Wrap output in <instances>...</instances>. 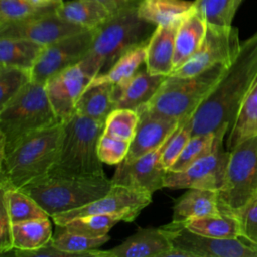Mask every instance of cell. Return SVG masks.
<instances>
[{"mask_svg": "<svg viewBox=\"0 0 257 257\" xmlns=\"http://www.w3.org/2000/svg\"><path fill=\"white\" fill-rule=\"evenodd\" d=\"M257 78V32L240 50L211 92L190 117L193 135L227 132Z\"/></svg>", "mask_w": 257, "mask_h": 257, "instance_id": "cell-1", "label": "cell"}, {"mask_svg": "<svg viewBox=\"0 0 257 257\" xmlns=\"http://www.w3.org/2000/svg\"><path fill=\"white\" fill-rule=\"evenodd\" d=\"M141 0H132L95 30L91 47L78 62L92 79L107 71L132 48L149 41L156 25L138 13Z\"/></svg>", "mask_w": 257, "mask_h": 257, "instance_id": "cell-2", "label": "cell"}, {"mask_svg": "<svg viewBox=\"0 0 257 257\" xmlns=\"http://www.w3.org/2000/svg\"><path fill=\"white\" fill-rule=\"evenodd\" d=\"M104 122L74 112L62 121V135L55 162L46 175L105 177L97 155Z\"/></svg>", "mask_w": 257, "mask_h": 257, "instance_id": "cell-3", "label": "cell"}, {"mask_svg": "<svg viewBox=\"0 0 257 257\" xmlns=\"http://www.w3.org/2000/svg\"><path fill=\"white\" fill-rule=\"evenodd\" d=\"M60 122L47 96L45 83L30 81L0 108V156L8 154L25 138Z\"/></svg>", "mask_w": 257, "mask_h": 257, "instance_id": "cell-4", "label": "cell"}, {"mask_svg": "<svg viewBox=\"0 0 257 257\" xmlns=\"http://www.w3.org/2000/svg\"><path fill=\"white\" fill-rule=\"evenodd\" d=\"M62 135V122L39 131L0 157V185L20 189L45 176L53 166Z\"/></svg>", "mask_w": 257, "mask_h": 257, "instance_id": "cell-5", "label": "cell"}, {"mask_svg": "<svg viewBox=\"0 0 257 257\" xmlns=\"http://www.w3.org/2000/svg\"><path fill=\"white\" fill-rule=\"evenodd\" d=\"M113 183L106 177L45 175L20 188L52 217L84 206L107 194Z\"/></svg>", "mask_w": 257, "mask_h": 257, "instance_id": "cell-6", "label": "cell"}, {"mask_svg": "<svg viewBox=\"0 0 257 257\" xmlns=\"http://www.w3.org/2000/svg\"><path fill=\"white\" fill-rule=\"evenodd\" d=\"M228 66L218 64L190 76L168 75L153 97L139 107L172 118L192 116Z\"/></svg>", "mask_w": 257, "mask_h": 257, "instance_id": "cell-7", "label": "cell"}, {"mask_svg": "<svg viewBox=\"0 0 257 257\" xmlns=\"http://www.w3.org/2000/svg\"><path fill=\"white\" fill-rule=\"evenodd\" d=\"M257 194V137L230 151L225 181L218 192L222 213L232 215Z\"/></svg>", "mask_w": 257, "mask_h": 257, "instance_id": "cell-8", "label": "cell"}, {"mask_svg": "<svg viewBox=\"0 0 257 257\" xmlns=\"http://www.w3.org/2000/svg\"><path fill=\"white\" fill-rule=\"evenodd\" d=\"M241 43L238 28L233 25L208 24L205 38L198 50L170 75L190 76L218 64L228 66L237 56Z\"/></svg>", "mask_w": 257, "mask_h": 257, "instance_id": "cell-9", "label": "cell"}, {"mask_svg": "<svg viewBox=\"0 0 257 257\" xmlns=\"http://www.w3.org/2000/svg\"><path fill=\"white\" fill-rule=\"evenodd\" d=\"M162 228L173 247L186 250L193 257H257V244L243 237H207L173 221Z\"/></svg>", "mask_w": 257, "mask_h": 257, "instance_id": "cell-10", "label": "cell"}, {"mask_svg": "<svg viewBox=\"0 0 257 257\" xmlns=\"http://www.w3.org/2000/svg\"><path fill=\"white\" fill-rule=\"evenodd\" d=\"M152 196V193L142 189L113 184L104 196L79 208L55 214L51 218L54 224L60 228L75 218L95 214L123 213L132 222L143 209L151 204Z\"/></svg>", "mask_w": 257, "mask_h": 257, "instance_id": "cell-11", "label": "cell"}, {"mask_svg": "<svg viewBox=\"0 0 257 257\" xmlns=\"http://www.w3.org/2000/svg\"><path fill=\"white\" fill-rule=\"evenodd\" d=\"M223 145H219L185 170H168L164 179V188L174 190L193 188L219 192L225 181L230 157V151L225 150Z\"/></svg>", "mask_w": 257, "mask_h": 257, "instance_id": "cell-12", "label": "cell"}, {"mask_svg": "<svg viewBox=\"0 0 257 257\" xmlns=\"http://www.w3.org/2000/svg\"><path fill=\"white\" fill-rule=\"evenodd\" d=\"M96 29H86L45 45L31 69L32 80L45 83L60 71L71 67L89 51Z\"/></svg>", "mask_w": 257, "mask_h": 257, "instance_id": "cell-13", "label": "cell"}, {"mask_svg": "<svg viewBox=\"0 0 257 257\" xmlns=\"http://www.w3.org/2000/svg\"><path fill=\"white\" fill-rule=\"evenodd\" d=\"M83 30L86 29L60 18L54 10L26 20L0 25V37L28 39L45 46Z\"/></svg>", "mask_w": 257, "mask_h": 257, "instance_id": "cell-14", "label": "cell"}, {"mask_svg": "<svg viewBox=\"0 0 257 257\" xmlns=\"http://www.w3.org/2000/svg\"><path fill=\"white\" fill-rule=\"evenodd\" d=\"M171 135L157 149L132 162L122 161L117 164L111 178L112 183L114 185L142 189L152 194L163 189L167 171L161 165V156Z\"/></svg>", "mask_w": 257, "mask_h": 257, "instance_id": "cell-15", "label": "cell"}, {"mask_svg": "<svg viewBox=\"0 0 257 257\" xmlns=\"http://www.w3.org/2000/svg\"><path fill=\"white\" fill-rule=\"evenodd\" d=\"M91 80L92 77L77 63L45 82L47 96L61 121L75 112V104Z\"/></svg>", "mask_w": 257, "mask_h": 257, "instance_id": "cell-16", "label": "cell"}, {"mask_svg": "<svg viewBox=\"0 0 257 257\" xmlns=\"http://www.w3.org/2000/svg\"><path fill=\"white\" fill-rule=\"evenodd\" d=\"M136 110L140 118L124 162H132L160 147L183 119L151 113L142 107Z\"/></svg>", "mask_w": 257, "mask_h": 257, "instance_id": "cell-17", "label": "cell"}, {"mask_svg": "<svg viewBox=\"0 0 257 257\" xmlns=\"http://www.w3.org/2000/svg\"><path fill=\"white\" fill-rule=\"evenodd\" d=\"M173 247L162 227L140 228L119 245L108 249H96L91 257H161Z\"/></svg>", "mask_w": 257, "mask_h": 257, "instance_id": "cell-18", "label": "cell"}, {"mask_svg": "<svg viewBox=\"0 0 257 257\" xmlns=\"http://www.w3.org/2000/svg\"><path fill=\"white\" fill-rule=\"evenodd\" d=\"M182 19L156 26L147 46L145 66L150 73L165 76L172 73L174 69L175 39Z\"/></svg>", "mask_w": 257, "mask_h": 257, "instance_id": "cell-19", "label": "cell"}, {"mask_svg": "<svg viewBox=\"0 0 257 257\" xmlns=\"http://www.w3.org/2000/svg\"><path fill=\"white\" fill-rule=\"evenodd\" d=\"M166 77L150 73L146 66L139 68L133 76L113 85L114 108L137 109L153 97Z\"/></svg>", "mask_w": 257, "mask_h": 257, "instance_id": "cell-20", "label": "cell"}, {"mask_svg": "<svg viewBox=\"0 0 257 257\" xmlns=\"http://www.w3.org/2000/svg\"><path fill=\"white\" fill-rule=\"evenodd\" d=\"M207 26L206 19L194 7L183 17L175 39L173 71L183 65L198 50L205 38Z\"/></svg>", "mask_w": 257, "mask_h": 257, "instance_id": "cell-21", "label": "cell"}, {"mask_svg": "<svg viewBox=\"0 0 257 257\" xmlns=\"http://www.w3.org/2000/svg\"><path fill=\"white\" fill-rule=\"evenodd\" d=\"M221 213L218 191L192 188L176 200L172 221L182 223Z\"/></svg>", "mask_w": 257, "mask_h": 257, "instance_id": "cell-22", "label": "cell"}, {"mask_svg": "<svg viewBox=\"0 0 257 257\" xmlns=\"http://www.w3.org/2000/svg\"><path fill=\"white\" fill-rule=\"evenodd\" d=\"M55 12L63 20L85 29H97L111 16L109 11L95 0L60 1Z\"/></svg>", "mask_w": 257, "mask_h": 257, "instance_id": "cell-23", "label": "cell"}, {"mask_svg": "<svg viewBox=\"0 0 257 257\" xmlns=\"http://www.w3.org/2000/svg\"><path fill=\"white\" fill-rule=\"evenodd\" d=\"M257 137V78L243 100L227 135L226 147L231 151L244 141Z\"/></svg>", "mask_w": 257, "mask_h": 257, "instance_id": "cell-24", "label": "cell"}, {"mask_svg": "<svg viewBox=\"0 0 257 257\" xmlns=\"http://www.w3.org/2000/svg\"><path fill=\"white\" fill-rule=\"evenodd\" d=\"M44 45L11 37H0V65L31 70L37 62Z\"/></svg>", "mask_w": 257, "mask_h": 257, "instance_id": "cell-25", "label": "cell"}, {"mask_svg": "<svg viewBox=\"0 0 257 257\" xmlns=\"http://www.w3.org/2000/svg\"><path fill=\"white\" fill-rule=\"evenodd\" d=\"M112 109L113 84L110 83L86 87L75 104V112L99 121H105Z\"/></svg>", "mask_w": 257, "mask_h": 257, "instance_id": "cell-26", "label": "cell"}, {"mask_svg": "<svg viewBox=\"0 0 257 257\" xmlns=\"http://www.w3.org/2000/svg\"><path fill=\"white\" fill-rule=\"evenodd\" d=\"M194 7L189 0H141L138 6L139 16L154 24H169L181 20Z\"/></svg>", "mask_w": 257, "mask_h": 257, "instance_id": "cell-27", "label": "cell"}, {"mask_svg": "<svg viewBox=\"0 0 257 257\" xmlns=\"http://www.w3.org/2000/svg\"><path fill=\"white\" fill-rule=\"evenodd\" d=\"M12 234L15 251L36 250L48 244L52 239L51 224L48 218L13 223Z\"/></svg>", "mask_w": 257, "mask_h": 257, "instance_id": "cell-28", "label": "cell"}, {"mask_svg": "<svg viewBox=\"0 0 257 257\" xmlns=\"http://www.w3.org/2000/svg\"><path fill=\"white\" fill-rule=\"evenodd\" d=\"M148 42L149 41L142 43L125 52L107 71L96 75L88 83L87 87L102 83H110L114 85L133 76L146 62Z\"/></svg>", "mask_w": 257, "mask_h": 257, "instance_id": "cell-29", "label": "cell"}, {"mask_svg": "<svg viewBox=\"0 0 257 257\" xmlns=\"http://www.w3.org/2000/svg\"><path fill=\"white\" fill-rule=\"evenodd\" d=\"M0 199L4 201L12 223L49 218L48 214L29 195L20 189L0 186Z\"/></svg>", "mask_w": 257, "mask_h": 257, "instance_id": "cell-30", "label": "cell"}, {"mask_svg": "<svg viewBox=\"0 0 257 257\" xmlns=\"http://www.w3.org/2000/svg\"><path fill=\"white\" fill-rule=\"evenodd\" d=\"M178 223V222H177ZM190 231L213 238H238L241 237L238 220L229 214L206 216L180 223Z\"/></svg>", "mask_w": 257, "mask_h": 257, "instance_id": "cell-31", "label": "cell"}, {"mask_svg": "<svg viewBox=\"0 0 257 257\" xmlns=\"http://www.w3.org/2000/svg\"><path fill=\"white\" fill-rule=\"evenodd\" d=\"M131 222L128 216L123 213L95 214L75 218L63 227L64 230L88 237H100L107 235L108 231L118 222Z\"/></svg>", "mask_w": 257, "mask_h": 257, "instance_id": "cell-32", "label": "cell"}, {"mask_svg": "<svg viewBox=\"0 0 257 257\" xmlns=\"http://www.w3.org/2000/svg\"><path fill=\"white\" fill-rule=\"evenodd\" d=\"M227 132L221 131L217 133L193 135L186 144L181 155L170 169L171 171H182L199 160L203 156L212 152L219 145L223 144Z\"/></svg>", "mask_w": 257, "mask_h": 257, "instance_id": "cell-33", "label": "cell"}, {"mask_svg": "<svg viewBox=\"0 0 257 257\" xmlns=\"http://www.w3.org/2000/svg\"><path fill=\"white\" fill-rule=\"evenodd\" d=\"M108 240V234L100 237H88L71 233L63 229V231L59 233L56 237H52L50 243L52 246L56 247L59 250L73 254L74 257H88L91 256V252L93 250L98 249Z\"/></svg>", "mask_w": 257, "mask_h": 257, "instance_id": "cell-34", "label": "cell"}, {"mask_svg": "<svg viewBox=\"0 0 257 257\" xmlns=\"http://www.w3.org/2000/svg\"><path fill=\"white\" fill-rule=\"evenodd\" d=\"M139 112L132 108H114L107 115L103 134L109 137L132 142L139 122Z\"/></svg>", "mask_w": 257, "mask_h": 257, "instance_id": "cell-35", "label": "cell"}, {"mask_svg": "<svg viewBox=\"0 0 257 257\" xmlns=\"http://www.w3.org/2000/svg\"><path fill=\"white\" fill-rule=\"evenodd\" d=\"M30 81L31 70L0 65V108L10 102Z\"/></svg>", "mask_w": 257, "mask_h": 257, "instance_id": "cell-36", "label": "cell"}, {"mask_svg": "<svg viewBox=\"0 0 257 257\" xmlns=\"http://www.w3.org/2000/svg\"><path fill=\"white\" fill-rule=\"evenodd\" d=\"M59 2L38 7L28 0H0V25L26 20L50 11H54Z\"/></svg>", "mask_w": 257, "mask_h": 257, "instance_id": "cell-37", "label": "cell"}, {"mask_svg": "<svg viewBox=\"0 0 257 257\" xmlns=\"http://www.w3.org/2000/svg\"><path fill=\"white\" fill-rule=\"evenodd\" d=\"M233 2L234 0H195L194 8L208 24L230 26L235 16Z\"/></svg>", "mask_w": 257, "mask_h": 257, "instance_id": "cell-38", "label": "cell"}, {"mask_svg": "<svg viewBox=\"0 0 257 257\" xmlns=\"http://www.w3.org/2000/svg\"><path fill=\"white\" fill-rule=\"evenodd\" d=\"M190 117L191 116H187L181 120L179 126L171 135L163 151L161 156V165L166 171L172 168L184 150L186 144L193 136Z\"/></svg>", "mask_w": 257, "mask_h": 257, "instance_id": "cell-39", "label": "cell"}, {"mask_svg": "<svg viewBox=\"0 0 257 257\" xmlns=\"http://www.w3.org/2000/svg\"><path fill=\"white\" fill-rule=\"evenodd\" d=\"M130 145L131 142L118 140L102 133L97 144V155L102 163L117 165L125 159Z\"/></svg>", "mask_w": 257, "mask_h": 257, "instance_id": "cell-40", "label": "cell"}, {"mask_svg": "<svg viewBox=\"0 0 257 257\" xmlns=\"http://www.w3.org/2000/svg\"><path fill=\"white\" fill-rule=\"evenodd\" d=\"M232 216L239 222L241 237L257 244V194Z\"/></svg>", "mask_w": 257, "mask_h": 257, "instance_id": "cell-41", "label": "cell"}, {"mask_svg": "<svg viewBox=\"0 0 257 257\" xmlns=\"http://www.w3.org/2000/svg\"><path fill=\"white\" fill-rule=\"evenodd\" d=\"M12 221L3 200L0 199V253L5 254L13 250Z\"/></svg>", "mask_w": 257, "mask_h": 257, "instance_id": "cell-42", "label": "cell"}, {"mask_svg": "<svg viewBox=\"0 0 257 257\" xmlns=\"http://www.w3.org/2000/svg\"><path fill=\"white\" fill-rule=\"evenodd\" d=\"M102 4L112 15L119 11L123 6H125L132 0H95Z\"/></svg>", "mask_w": 257, "mask_h": 257, "instance_id": "cell-43", "label": "cell"}, {"mask_svg": "<svg viewBox=\"0 0 257 257\" xmlns=\"http://www.w3.org/2000/svg\"><path fill=\"white\" fill-rule=\"evenodd\" d=\"M161 257H193V255L186 250L172 247L170 250L163 253V255Z\"/></svg>", "mask_w": 257, "mask_h": 257, "instance_id": "cell-44", "label": "cell"}, {"mask_svg": "<svg viewBox=\"0 0 257 257\" xmlns=\"http://www.w3.org/2000/svg\"><path fill=\"white\" fill-rule=\"evenodd\" d=\"M30 3H32L33 5L35 6H38V7H44V6H48V5H51V4H54V3H57V2H54L52 0H28ZM60 2V1H59Z\"/></svg>", "mask_w": 257, "mask_h": 257, "instance_id": "cell-45", "label": "cell"}, {"mask_svg": "<svg viewBox=\"0 0 257 257\" xmlns=\"http://www.w3.org/2000/svg\"><path fill=\"white\" fill-rule=\"evenodd\" d=\"M242 2H243V0H234V2H233V11H234L235 14H236V12H237V10H238V8H239V6L241 5Z\"/></svg>", "mask_w": 257, "mask_h": 257, "instance_id": "cell-46", "label": "cell"}, {"mask_svg": "<svg viewBox=\"0 0 257 257\" xmlns=\"http://www.w3.org/2000/svg\"><path fill=\"white\" fill-rule=\"evenodd\" d=\"M52 1H54V2H59V1H62V0H52Z\"/></svg>", "mask_w": 257, "mask_h": 257, "instance_id": "cell-47", "label": "cell"}]
</instances>
